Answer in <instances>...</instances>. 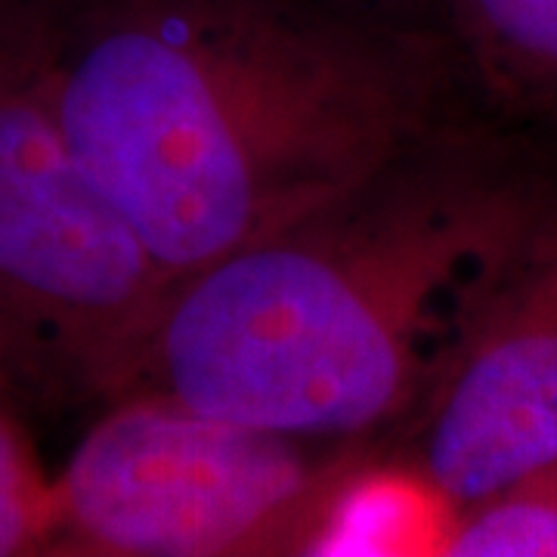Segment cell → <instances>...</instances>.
Instances as JSON below:
<instances>
[{"mask_svg": "<svg viewBox=\"0 0 557 557\" xmlns=\"http://www.w3.org/2000/svg\"><path fill=\"white\" fill-rule=\"evenodd\" d=\"M10 3H13V0H0V13H3V10H7Z\"/></svg>", "mask_w": 557, "mask_h": 557, "instance_id": "30bf717a", "label": "cell"}, {"mask_svg": "<svg viewBox=\"0 0 557 557\" xmlns=\"http://www.w3.org/2000/svg\"><path fill=\"white\" fill-rule=\"evenodd\" d=\"M555 205L548 180L446 127L177 282L121 394L317 443L397 437Z\"/></svg>", "mask_w": 557, "mask_h": 557, "instance_id": "7a4b0ae2", "label": "cell"}, {"mask_svg": "<svg viewBox=\"0 0 557 557\" xmlns=\"http://www.w3.org/2000/svg\"><path fill=\"white\" fill-rule=\"evenodd\" d=\"M53 478L22 424L0 406V557L53 555Z\"/></svg>", "mask_w": 557, "mask_h": 557, "instance_id": "ba28073f", "label": "cell"}, {"mask_svg": "<svg viewBox=\"0 0 557 557\" xmlns=\"http://www.w3.org/2000/svg\"><path fill=\"white\" fill-rule=\"evenodd\" d=\"M362 446L317 443L127 391L53 478V555H317Z\"/></svg>", "mask_w": 557, "mask_h": 557, "instance_id": "3957f363", "label": "cell"}, {"mask_svg": "<svg viewBox=\"0 0 557 557\" xmlns=\"http://www.w3.org/2000/svg\"><path fill=\"white\" fill-rule=\"evenodd\" d=\"M62 137L177 285L446 121L437 25L325 0H13Z\"/></svg>", "mask_w": 557, "mask_h": 557, "instance_id": "6da1fadb", "label": "cell"}, {"mask_svg": "<svg viewBox=\"0 0 557 557\" xmlns=\"http://www.w3.org/2000/svg\"><path fill=\"white\" fill-rule=\"evenodd\" d=\"M434 25L498 106L557 121V0H437Z\"/></svg>", "mask_w": 557, "mask_h": 557, "instance_id": "8992f818", "label": "cell"}, {"mask_svg": "<svg viewBox=\"0 0 557 557\" xmlns=\"http://www.w3.org/2000/svg\"><path fill=\"white\" fill-rule=\"evenodd\" d=\"M7 10L0 13V391L106 406L127 387L174 282L65 143Z\"/></svg>", "mask_w": 557, "mask_h": 557, "instance_id": "277c9868", "label": "cell"}, {"mask_svg": "<svg viewBox=\"0 0 557 557\" xmlns=\"http://www.w3.org/2000/svg\"><path fill=\"white\" fill-rule=\"evenodd\" d=\"M325 3L354 10L362 16H375V20L434 25V3L437 0H325Z\"/></svg>", "mask_w": 557, "mask_h": 557, "instance_id": "9c48e42d", "label": "cell"}, {"mask_svg": "<svg viewBox=\"0 0 557 557\" xmlns=\"http://www.w3.org/2000/svg\"><path fill=\"white\" fill-rule=\"evenodd\" d=\"M399 468L453 511L557 458V205L486 295L397 434Z\"/></svg>", "mask_w": 557, "mask_h": 557, "instance_id": "5b68a950", "label": "cell"}, {"mask_svg": "<svg viewBox=\"0 0 557 557\" xmlns=\"http://www.w3.org/2000/svg\"><path fill=\"white\" fill-rule=\"evenodd\" d=\"M437 555L557 557V458L453 511Z\"/></svg>", "mask_w": 557, "mask_h": 557, "instance_id": "52a82bcc", "label": "cell"}]
</instances>
